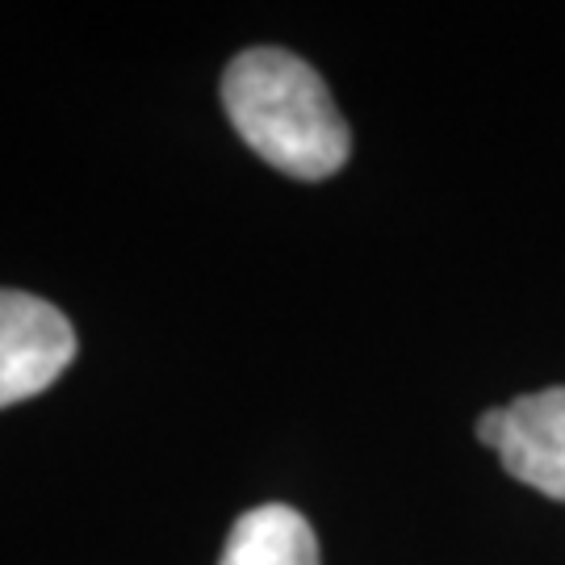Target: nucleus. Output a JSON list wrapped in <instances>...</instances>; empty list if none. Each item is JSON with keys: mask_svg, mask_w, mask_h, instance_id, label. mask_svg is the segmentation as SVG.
<instances>
[{"mask_svg": "<svg viewBox=\"0 0 565 565\" xmlns=\"http://www.w3.org/2000/svg\"><path fill=\"white\" fill-rule=\"evenodd\" d=\"M223 105L239 139L298 181L335 177L352 151L348 121L323 76L281 46H252L231 60Z\"/></svg>", "mask_w": 565, "mask_h": 565, "instance_id": "1", "label": "nucleus"}, {"mask_svg": "<svg viewBox=\"0 0 565 565\" xmlns=\"http://www.w3.org/2000/svg\"><path fill=\"white\" fill-rule=\"evenodd\" d=\"M76 356V331L63 310L21 289H0V406L55 385Z\"/></svg>", "mask_w": 565, "mask_h": 565, "instance_id": "2", "label": "nucleus"}, {"mask_svg": "<svg viewBox=\"0 0 565 565\" xmlns=\"http://www.w3.org/2000/svg\"><path fill=\"white\" fill-rule=\"evenodd\" d=\"M499 461L511 478L565 503V385L503 406Z\"/></svg>", "mask_w": 565, "mask_h": 565, "instance_id": "3", "label": "nucleus"}, {"mask_svg": "<svg viewBox=\"0 0 565 565\" xmlns=\"http://www.w3.org/2000/svg\"><path fill=\"white\" fill-rule=\"evenodd\" d=\"M218 565H319V541L294 507L268 503L239 515Z\"/></svg>", "mask_w": 565, "mask_h": 565, "instance_id": "4", "label": "nucleus"}, {"mask_svg": "<svg viewBox=\"0 0 565 565\" xmlns=\"http://www.w3.org/2000/svg\"><path fill=\"white\" fill-rule=\"evenodd\" d=\"M478 440L486 448H499V440H503V411H486L478 419Z\"/></svg>", "mask_w": 565, "mask_h": 565, "instance_id": "5", "label": "nucleus"}]
</instances>
